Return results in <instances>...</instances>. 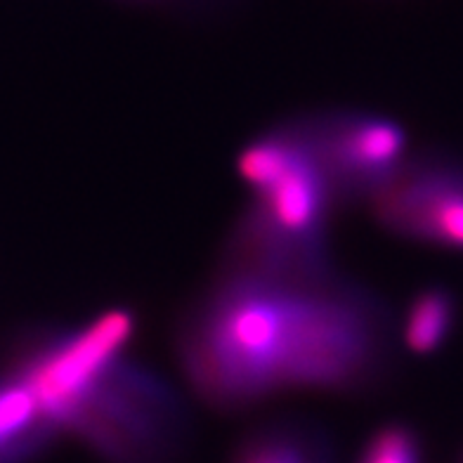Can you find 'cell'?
<instances>
[{"mask_svg": "<svg viewBox=\"0 0 463 463\" xmlns=\"http://www.w3.org/2000/svg\"><path fill=\"white\" fill-rule=\"evenodd\" d=\"M461 319L458 296L445 284H428L411 293L397 319L400 347L416 357H433L451 343Z\"/></svg>", "mask_w": 463, "mask_h": 463, "instance_id": "ba28073f", "label": "cell"}, {"mask_svg": "<svg viewBox=\"0 0 463 463\" xmlns=\"http://www.w3.org/2000/svg\"><path fill=\"white\" fill-rule=\"evenodd\" d=\"M61 438L31 385L7 366L0 373V463H29Z\"/></svg>", "mask_w": 463, "mask_h": 463, "instance_id": "8992f818", "label": "cell"}, {"mask_svg": "<svg viewBox=\"0 0 463 463\" xmlns=\"http://www.w3.org/2000/svg\"><path fill=\"white\" fill-rule=\"evenodd\" d=\"M397 347L391 305L335 268L300 277L215 269L175 326L187 385L230 414L284 392L372 391L391 376Z\"/></svg>", "mask_w": 463, "mask_h": 463, "instance_id": "6da1fadb", "label": "cell"}, {"mask_svg": "<svg viewBox=\"0 0 463 463\" xmlns=\"http://www.w3.org/2000/svg\"><path fill=\"white\" fill-rule=\"evenodd\" d=\"M354 463H426V439L407 420H388L366 438Z\"/></svg>", "mask_w": 463, "mask_h": 463, "instance_id": "9c48e42d", "label": "cell"}, {"mask_svg": "<svg viewBox=\"0 0 463 463\" xmlns=\"http://www.w3.org/2000/svg\"><path fill=\"white\" fill-rule=\"evenodd\" d=\"M458 463H463V454H461V458H458Z\"/></svg>", "mask_w": 463, "mask_h": 463, "instance_id": "8fae6325", "label": "cell"}, {"mask_svg": "<svg viewBox=\"0 0 463 463\" xmlns=\"http://www.w3.org/2000/svg\"><path fill=\"white\" fill-rule=\"evenodd\" d=\"M296 118L322 161L341 208L372 202L411 154L402 121L383 111L324 107Z\"/></svg>", "mask_w": 463, "mask_h": 463, "instance_id": "277c9868", "label": "cell"}, {"mask_svg": "<svg viewBox=\"0 0 463 463\" xmlns=\"http://www.w3.org/2000/svg\"><path fill=\"white\" fill-rule=\"evenodd\" d=\"M366 206L392 237L463 253V156L445 146L409 154Z\"/></svg>", "mask_w": 463, "mask_h": 463, "instance_id": "5b68a950", "label": "cell"}, {"mask_svg": "<svg viewBox=\"0 0 463 463\" xmlns=\"http://www.w3.org/2000/svg\"><path fill=\"white\" fill-rule=\"evenodd\" d=\"M140 315L111 305L69 326L26 335L10 366L31 385L61 435L104 463H177L192 411L168 378L133 354Z\"/></svg>", "mask_w": 463, "mask_h": 463, "instance_id": "7a4b0ae2", "label": "cell"}, {"mask_svg": "<svg viewBox=\"0 0 463 463\" xmlns=\"http://www.w3.org/2000/svg\"><path fill=\"white\" fill-rule=\"evenodd\" d=\"M130 3H161V0H130Z\"/></svg>", "mask_w": 463, "mask_h": 463, "instance_id": "30bf717a", "label": "cell"}, {"mask_svg": "<svg viewBox=\"0 0 463 463\" xmlns=\"http://www.w3.org/2000/svg\"><path fill=\"white\" fill-rule=\"evenodd\" d=\"M230 463H335V447L319 423L272 419L239 439Z\"/></svg>", "mask_w": 463, "mask_h": 463, "instance_id": "52a82bcc", "label": "cell"}, {"mask_svg": "<svg viewBox=\"0 0 463 463\" xmlns=\"http://www.w3.org/2000/svg\"><path fill=\"white\" fill-rule=\"evenodd\" d=\"M237 173L250 192L246 208L262 225L331 253L334 218L343 208L296 116L253 135L239 152Z\"/></svg>", "mask_w": 463, "mask_h": 463, "instance_id": "3957f363", "label": "cell"}]
</instances>
